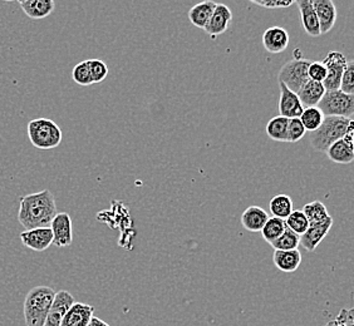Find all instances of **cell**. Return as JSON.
Wrapping results in <instances>:
<instances>
[{"label": "cell", "instance_id": "6da1fadb", "mask_svg": "<svg viewBox=\"0 0 354 326\" xmlns=\"http://www.w3.org/2000/svg\"><path fill=\"white\" fill-rule=\"evenodd\" d=\"M57 213L55 198L49 190L29 193L19 200L18 221L26 230L49 227Z\"/></svg>", "mask_w": 354, "mask_h": 326}, {"label": "cell", "instance_id": "7a4b0ae2", "mask_svg": "<svg viewBox=\"0 0 354 326\" xmlns=\"http://www.w3.org/2000/svg\"><path fill=\"white\" fill-rule=\"evenodd\" d=\"M353 126V119L351 118L324 117L319 128L312 132L309 136L310 146L318 152H326L334 142L344 138L348 131Z\"/></svg>", "mask_w": 354, "mask_h": 326}, {"label": "cell", "instance_id": "3957f363", "mask_svg": "<svg viewBox=\"0 0 354 326\" xmlns=\"http://www.w3.org/2000/svg\"><path fill=\"white\" fill-rule=\"evenodd\" d=\"M55 291L49 286H37L29 290L24 300V319L27 326H44Z\"/></svg>", "mask_w": 354, "mask_h": 326}, {"label": "cell", "instance_id": "277c9868", "mask_svg": "<svg viewBox=\"0 0 354 326\" xmlns=\"http://www.w3.org/2000/svg\"><path fill=\"white\" fill-rule=\"evenodd\" d=\"M27 129L29 141L38 150H53L62 143V129L52 119L37 118L28 123Z\"/></svg>", "mask_w": 354, "mask_h": 326}, {"label": "cell", "instance_id": "5b68a950", "mask_svg": "<svg viewBox=\"0 0 354 326\" xmlns=\"http://www.w3.org/2000/svg\"><path fill=\"white\" fill-rule=\"evenodd\" d=\"M324 117L351 118L354 115V95L338 90L326 92L317 106Z\"/></svg>", "mask_w": 354, "mask_h": 326}, {"label": "cell", "instance_id": "8992f818", "mask_svg": "<svg viewBox=\"0 0 354 326\" xmlns=\"http://www.w3.org/2000/svg\"><path fill=\"white\" fill-rule=\"evenodd\" d=\"M312 61H313L304 59V58L286 61L278 75L279 83H283L286 88L290 89L294 93H298L300 89L304 87V84L309 81L308 68Z\"/></svg>", "mask_w": 354, "mask_h": 326}, {"label": "cell", "instance_id": "52a82bcc", "mask_svg": "<svg viewBox=\"0 0 354 326\" xmlns=\"http://www.w3.org/2000/svg\"><path fill=\"white\" fill-rule=\"evenodd\" d=\"M323 66L327 69V78L323 82V86L327 92L329 90H338L341 86L342 75L347 69L348 59L346 55L332 50L328 53L327 57L322 61Z\"/></svg>", "mask_w": 354, "mask_h": 326}, {"label": "cell", "instance_id": "ba28073f", "mask_svg": "<svg viewBox=\"0 0 354 326\" xmlns=\"http://www.w3.org/2000/svg\"><path fill=\"white\" fill-rule=\"evenodd\" d=\"M53 233V245L57 247H67L73 242L72 218L67 212H58L49 224Z\"/></svg>", "mask_w": 354, "mask_h": 326}, {"label": "cell", "instance_id": "9c48e42d", "mask_svg": "<svg viewBox=\"0 0 354 326\" xmlns=\"http://www.w3.org/2000/svg\"><path fill=\"white\" fill-rule=\"evenodd\" d=\"M73 295L67 290L55 292V299L49 309L44 326H61L62 320L67 314L71 306L75 304Z\"/></svg>", "mask_w": 354, "mask_h": 326}, {"label": "cell", "instance_id": "30bf717a", "mask_svg": "<svg viewBox=\"0 0 354 326\" xmlns=\"http://www.w3.org/2000/svg\"><path fill=\"white\" fill-rule=\"evenodd\" d=\"M333 224V218L330 216L320 224H309L307 231L300 236L299 246H303L304 250H307L308 252L315 251V249L330 231Z\"/></svg>", "mask_w": 354, "mask_h": 326}, {"label": "cell", "instance_id": "8fae6325", "mask_svg": "<svg viewBox=\"0 0 354 326\" xmlns=\"http://www.w3.org/2000/svg\"><path fill=\"white\" fill-rule=\"evenodd\" d=\"M21 244L33 251L43 252L53 245V233L49 227L26 230L19 235Z\"/></svg>", "mask_w": 354, "mask_h": 326}, {"label": "cell", "instance_id": "7c38bea8", "mask_svg": "<svg viewBox=\"0 0 354 326\" xmlns=\"http://www.w3.org/2000/svg\"><path fill=\"white\" fill-rule=\"evenodd\" d=\"M232 21V13L230 8L225 4H216L209 23L204 28L205 32L212 38L224 35Z\"/></svg>", "mask_w": 354, "mask_h": 326}, {"label": "cell", "instance_id": "4fadbf2b", "mask_svg": "<svg viewBox=\"0 0 354 326\" xmlns=\"http://www.w3.org/2000/svg\"><path fill=\"white\" fill-rule=\"evenodd\" d=\"M313 8L319 23L320 35H327L337 21V8L332 0H313Z\"/></svg>", "mask_w": 354, "mask_h": 326}, {"label": "cell", "instance_id": "5bb4252c", "mask_svg": "<svg viewBox=\"0 0 354 326\" xmlns=\"http://www.w3.org/2000/svg\"><path fill=\"white\" fill-rule=\"evenodd\" d=\"M280 98H279V113L280 116L293 119L299 118L303 113L304 107L301 106L299 98L297 93L292 92L290 89L286 88L283 83H279Z\"/></svg>", "mask_w": 354, "mask_h": 326}, {"label": "cell", "instance_id": "9a60e30c", "mask_svg": "<svg viewBox=\"0 0 354 326\" xmlns=\"http://www.w3.org/2000/svg\"><path fill=\"white\" fill-rule=\"evenodd\" d=\"M289 33L284 28H268L263 35V46L272 55H279L289 46Z\"/></svg>", "mask_w": 354, "mask_h": 326}, {"label": "cell", "instance_id": "2e32d148", "mask_svg": "<svg viewBox=\"0 0 354 326\" xmlns=\"http://www.w3.org/2000/svg\"><path fill=\"white\" fill-rule=\"evenodd\" d=\"M95 307L83 303H75L62 320L61 326H88Z\"/></svg>", "mask_w": 354, "mask_h": 326}, {"label": "cell", "instance_id": "e0dca14e", "mask_svg": "<svg viewBox=\"0 0 354 326\" xmlns=\"http://www.w3.org/2000/svg\"><path fill=\"white\" fill-rule=\"evenodd\" d=\"M294 4L299 8L301 26L306 33L313 38L320 35L319 23L313 8V0H297Z\"/></svg>", "mask_w": 354, "mask_h": 326}, {"label": "cell", "instance_id": "ac0fdd59", "mask_svg": "<svg viewBox=\"0 0 354 326\" xmlns=\"http://www.w3.org/2000/svg\"><path fill=\"white\" fill-rule=\"evenodd\" d=\"M19 7L28 18L41 21L53 13L55 3L53 0H21Z\"/></svg>", "mask_w": 354, "mask_h": 326}, {"label": "cell", "instance_id": "d6986e66", "mask_svg": "<svg viewBox=\"0 0 354 326\" xmlns=\"http://www.w3.org/2000/svg\"><path fill=\"white\" fill-rule=\"evenodd\" d=\"M326 92H327V90L324 88L323 83L310 81V79H309V81L304 84V87L300 89L299 92L297 93V95H298V98H299L301 106H303L304 108H309V107H317Z\"/></svg>", "mask_w": 354, "mask_h": 326}, {"label": "cell", "instance_id": "ffe728a7", "mask_svg": "<svg viewBox=\"0 0 354 326\" xmlns=\"http://www.w3.org/2000/svg\"><path fill=\"white\" fill-rule=\"evenodd\" d=\"M269 215L259 206L248 207L241 215V224L249 232H260L264 227Z\"/></svg>", "mask_w": 354, "mask_h": 326}, {"label": "cell", "instance_id": "44dd1931", "mask_svg": "<svg viewBox=\"0 0 354 326\" xmlns=\"http://www.w3.org/2000/svg\"><path fill=\"white\" fill-rule=\"evenodd\" d=\"M272 262L280 271L290 274V272L297 271L301 264V253L299 250H290V251L274 250Z\"/></svg>", "mask_w": 354, "mask_h": 326}, {"label": "cell", "instance_id": "7402d4cb", "mask_svg": "<svg viewBox=\"0 0 354 326\" xmlns=\"http://www.w3.org/2000/svg\"><path fill=\"white\" fill-rule=\"evenodd\" d=\"M328 158L334 163L348 164L354 160V146L346 142L343 138L334 142L327 151Z\"/></svg>", "mask_w": 354, "mask_h": 326}, {"label": "cell", "instance_id": "603a6c76", "mask_svg": "<svg viewBox=\"0 0 354 326\" xmlns=\"http://www.w3.org/2000/svg\"><path fill=\"white\" fill-rule=\"evenodd\" d=\"M215 8H216V3L214 1H203L196 4L195 7L191 8L189 12L191 24L200 29H204L210 21Z\"/></svg>", "mask_w": 354, "mask_h": 326}, {"label": "cell", "instance_id": "cb8c5ba5", "mask_svg": "<svg viewBox=\"0 0 354 326\" xmlns=\"http://www.w3.org/2000/svg\"><path fill=\"white\" fill-rule=\"evenodd\" d=\"M269 209L272 218L286 220L294 211L293 200L288 195H278L270 200Z\"/></svg>", "mask_w": 354, "mask_h": 326}, {"label": "cell", "instance_id": "d4e9b609", "mask_svg": "<svg viewBox=\"0 0 354 326\" xmlns=\"http://www.w3.org/2000/svg\"><path fill=\"white\" fill-rule=\"evenodd\" d=\"M288 118L281 116L274 117L266 124V135L270 137L272 141L288 142Z\"/></svg>", "mask_w": 354, "mask_h": 326}, {"label": "cell", "instance_id": "484cf974", "mask_svg": "<svg viewBox=\"0 0 354 326\" xmlns=\"http://www.w3.org/2000/svg\"><path fill=\"white\" fill-rule=\"evenodd\" d=\"M301 211L306 215L309 224H320V222H323V221H326V220L330 218V215L328 213L326 204L320 202L318 200L304 204Z\"/></svg>", "mask_w": 354, "mask_h": 326}, {"label": "cell", "instance_id": "4316f807", "mask_svg": "<svg viewBox=\"0 0 354 326\" xmlns=\"http://www.w3.org/2000/svg\"><path fill=\"white\" fill-rule=\"evenodd\" d=\"M284 230H286L284 220L269 218L260 232H261V236L264 238V241L270 245L281 236Z\"/></svg>", "mask_w": 354, "mask_h": 326}, {"label": "cell", "instance_id": "83f0119b", "mask_svg": "<svg viewBox=\"0 0 354 326\" xmlns=\"http://www.w3.org/2000/svg\"><path fill=\"white\" fill-rule=\"evenodd\" d=\"M299 119L306 131L312 133L319 128L320 124L324 121V115L318 107H309V108H304L303 113L300 115Z\"/></svg>", "mask_w": 354, "mask_h": 326}, {"label": "cell", "instance_id": "f1b7e54d", "mask_svg": "<svg viewBox=\"0 0 354 326\" xmlns=\"http://www.w3.org/2000/svg\"><path fill=\"white\" fill-rule=\"evenodd\" d=\"M300 244V236L290 231L289 229L284 230L278 240H275L272 244H270L274 250H280V251H290V250H298Z\"/></svg>", "mask_w": 354, "mask_h": 326}, {"label": "cell", "instance_id": "f546056e", "mask_svg": "<svg viewBox=\"0 0 354 326\" xmlns=\"http://www.w3.org/2000/svg\"><path fill=\"white\" fill-rule=\"evenodd\" d=\"M286 222V229H289L290 231L294 233L301 236L304 232L307 231L309 227V222H308L306 215L303 213L301 210H294L288 218L284 220Z\"/></svg>", "mask_w": 354, "mask_h": 326}, {"label": "cell", "instance_id": "4dcf8cb0", "mask_svg": "<svg viewBox=\"0 0 354 326\" xmlns=\"http://www.w3.org/2000/svg\"><path fill=\"white\" fill-rule=\"evenodd\" d=\"M72 78L77 84L83 86V87L93 84L92 78H91V72H89L88 61H81L75 66L72 72Z\"/></svg>", "mask_w": 354, "mask_h": 326}, {"label": "cell", "instance_id": "1f68e13d", "mask_svg": "<svg viewBox=\"0 0 354 326\" xmlns=\"http://www.w3.org/2000/svg\"><path fill=\"white\" fill-rule=\"evenodd\" d=\"M89 72L93 83H101L109 75V67L101 59H88Z\"/></svg>", "mask_w": 354, "mask_h": 326}, {"label": "cell", "instance_id": "d6a6232c", "mask_svg": "<svg viewBox=\"0 0 354 326\" xmlns=\"http://www.w3.org/2000/svg\"><path fill=\"white\" fill-rule=\"evenodd\" d=\"M339 90L346 95H354V63L348 61L347 69L342 75Z\"/></svg>", "mask_w": 354, "mask_h": 326}, {"label": "cell", "instance_id": "836d02e7", "mask_svg": "<svg viewBox=\"0 0 354 326\" xmlns=\"http://www.w3.org/2000/svg\"><path fill=\"white\" fill-rule=\"evenodd\" d=\"M307 131L300 122L299 118L289 119L288 123V142H299L303 137L306 136Z\"/></svg>", "mask_w": 354, "mask_h": 326}, {"label": "cell", "instance_id": "e575fe53", "mask_svg": "<svg viewBox=\"0 0 354 326\" xmlns=\"http://www.w3.org/2000/svg\"><path fill=\"white\" fill-rule=\"evenodd\" d=\"M308 77L310 81L323 83L327 78V69L322 61H312L308 68Z\"/></svg>", "mask_w": 354, "mask_h": 326}, {"label": "cell", "instance_id": "d590c367", "mask_svg": "<svg viewBox=\"0 0 354 326\" xmlns=\"http://www.w3.org/2000/svg\"><path fill=\"white\" fill-rule=\"evenodd\" d=\"M254 4L259 7L266 8V9H286V8L292 7L294 0H264V1H258L252 0Z\"/></svg>", "mask_w": 354, "mask_h": 326}, {"label": "cell", "instance_id": "8d00e7d4", "mask_svg": "<svg viewBox=\"0 0 354 326\" xmlns=\"http://www.w3.org/2000/svg\"><path fill=\"white\" fill-rule=\"evenodd\" d=\"M348 310H342L341 315L335 320H332L328 323L327 326H352L353 320H346Z\"/></svg>", "mask_w": 354, "mask_h": 326}, {"label": "cell", "instance_id": "74e56055", "mask_svg": "<svg viewBox=\"0 0 354 326\" xmlns=\"http://www.w3.org/2000/svg\"><path fill=\"white\" fill-rule=\"evenodd\" d=\"M88 326H111L109 324H107L106 321H103L102 319H100V318H95L93 316L91 321H89Z\"/></svg>", "mask_w": 354, "mask_h": 326}]
</instances>
